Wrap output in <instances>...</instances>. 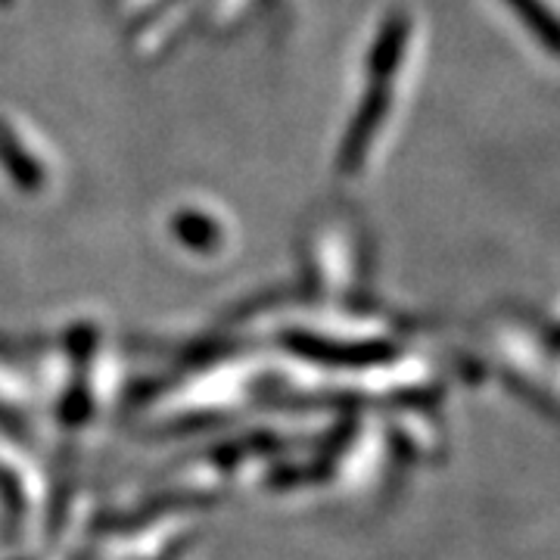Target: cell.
<instances>
[{"label":"cell","instance_id":"cell-1","mask_svg":"<svg viewBox=\"0 0 560 560\" xmlns=\"http://www.w3.org/2000/svg\"><path fill=\"white\" fill-rule=\"evenodd\" d=\"M0 162L7 165L10 178L16 180L22 190H38L40 180H44L40 165L25 153V147L3 125H0Z\"/></svg>","mask_w":560,"mask_h":560},{"label":"cell","instance_id":"cell-3","mask_svg":"<svg viewBox=\"0 0 560 560\" xmlns=\"http://www.w3.org/2000/svg\"><path fill=\"white\" fill-rule=\"evenodd\" d=\"M0 3H10V0H0Z\"/></svg>","mask_w":560,"mask_h":560},{"label":"cell","instance_id":"cell-2","mask_svg":"<svg viewBox=\"0 0 560 560\" xmlns=\"http://www.w3.org/2000/svg\"><path fill=\"white\" fill-rule=\"evenodd\" d=\"M517 13H521V20L536 32L545 44V50H558V25H555V16L541 7V0H508Z\"/></svg>","mask_w":560,"mask_h":560}]
</instances>
